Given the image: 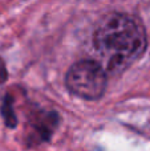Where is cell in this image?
Segmentation results:
<instances>
[{"label": "cell", "mask_w": 150, "mask_h": 151, "mask_svg": "<svg viewBox=\"0 0 150 151\" xmlns=\"http://www.w3.org/2000/svg\"><path fill=\"white\" fill-rule=\"evenodd\" d=\"M5 78H7V70H5V66H4L3 60L0 58V82L5 81Z\"/></svg>", "instance_id": "obj_4"}, {"label": "cell", "mask_w": 150, "mask_h": 151, "mask_svg": "<svg viewBox=\"0 0 150 151\" xmlns=\"http://www.w3.org/2000/svg\"><path fill=\"white\" fill-rule=\"evenodd\" d=\"M3 115H4L5 123H7L8 126L13 127V126L16 125V117H15V114H13V110H12V106H11V102L8 101V99L4 102V105H3Z\"/></svg>", "instance_id": "obj_3"}, {"label": "cell", "mask_w": 150, "mask_h": 151, "mask_svg": "<svg viewBox=\"0 0 150 151\" xmlns=\"http://www.w3.org/2000/svg\"><path fill=\"white\" fill-rule=\"evenodd\" d=\"M72 94L84 99H98L106 89V70L100 63L81 60L73 64L65 77Z\"/></svg>", "instance_id": "obj_2"}, {"label": "cell", "mask_w": 150, "mask_h": 151, "mask_svg": "<svg viewBox=\"0 0 150 151\" xmlns=\"http://www.w3.org/2000/svg\"><path fill=\"white\" fill-rule=\"evenodd\" d=\"M93 47L105 70L120 73L144 53L146 48L145 29L134 16L109 13L96 28Z\"/></svg>", "instance_id": "obj_1"}]
</instances>
